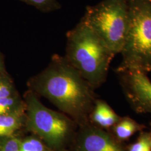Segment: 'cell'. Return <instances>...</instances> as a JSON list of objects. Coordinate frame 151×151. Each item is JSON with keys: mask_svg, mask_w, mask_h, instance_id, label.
Returning a JSON list of instances; mask_svg holds the SVG:
<instances>
[{"mask_svg": "<svg viewBox=\"0 0 151 151\" xmlns=\"http://www.w3.org/2000/svg\"><path fill=\"white\" fill-rule=\"evenodd\" d=\"M30 90L45 97L78 127L89 124L96 100L94 89L65 57L54 54L48 66L27 82Z\"/></svg>", "mask_w": 151, "mask_h": 151, "instance_id": "6da1fadb", "label": "cell"}, {"mask_svg": "<svg viewBox=\"0 0 151 151\" xmlns=\"http://www.w3.org/2000/svg\"><path fill=\"white\" fill-rule=\"evenodd\" d=\"M66 36L65 58L94 90L101 86L114 54L82 20Z\"/></svg>", "mask_w": 151, "mask_h": 151, "instance_id": "7a4b0ae2", "label": "cell"}, {"mask_svg": "<svg viewBox=\"0 0 151 151\" xmlns=\"http://www.w3.org/2000/svg\"><path fill=\"white\" fill-rule=\"evenodd\" d=\"M23 99L25 105L24 129L52 150H65L75 136L78 127L77 124L65 114L47 108L30 90L25 92Z\"/></svg>", "mask_w": 151, "mask_h": 151, "instance_id": "3957f363", "label": "cell"}, {"mask_svg": "<svg viewBox=\"0 0 151 151\" xmlns=\"http://www.w3.org/2000/svg\"><path fill=\"white\" fill-rule=\"evenodd\" d=\"M121 73L151 70V4L134 0L129 9V21L123 48Z\"/></svg>", "mask_w": 151, "mask_h": 151, "instance_id": "277c9868", "label": "cell"}, {"mask_svg": "<svg viewBox=\"0 0 151 151\" xmlns=\"http://www.w3.org/2000/svg\"><path fill=\"white\" fill-rule=\"evenodd\" d=\"M82 20L114 54L121 53L127 33L129 8L125 0H104L87 8Z\"/></svg>", "mask_w": 151, "mask_h": 151, "instance_id": "5b68a950", "label": "cell"}, {"mask_svg": "<svg viewBox=\"0 0 151 151\" xmlns=\"http://www.w3.org/2000/svg\"><path fill=\"white\" fill-rule=\"evenodd\" d=\"M70 143L71 151H127L112 133L91 124L78 127Z\"/></svg>", "mask_w": 151, "mask_h": 151, "instance_id": "8992f818", "label": "cell"}, {"mask_svg": "<svg viewBox=\"0 0 151 151\" xmlns=\"http://www.w3.org/2000/svg\"><path fill=\"white\" fill-rule=\"evenodd\" d=\"M108 103L96 99L90 116L91 124L104 129H111L120 119Z\"/></svg>", "mask_w": 151, "mask_h": 151, "instance_id": "52a82bcc", "label": "cell"}, {"mask_svg": "<svg viewBox=\"0 0 151 151\" xmlns=\"http://www.w3.org/2000/svg\"><path fill=\"white\" fill-rule=\"evenodd\" d=\"M25 109L13 113L0 115V138L16 134L24 128Z\"/></svg>", "mask_w": 151, "mask_h": 151, "instance_id": "ba28073f", "label": "cell"}, {"mask_svg": "<svg viewBox=\"0 0 151 151\" xmlns=\"http://www.w3.org/2000/svg\"><path fill=\"white\" fill-rule=\"evenodd\" d=\"M144 126L129 117L120 118L112 129V133L121 142L128 140L137 132L143 130Z\"/></svg>", "mask_w": 151, "mask_h": 151, "instance_id": "9c48e42d", "label": "cell"}, {"mask_svg": "<svg viewBox=\"0 0 151 151\" xmlns=\"http://www.w3.org/2000/svg\"><path fill=\"white\" fill-rule=\"evenodd\" d=\"M25 109L23 97L18 93L10 97L0 99V115L13 113Z\"/></svg>", "mask_w": 151, "mask_h": 151, "instance_id": "30bf717a", "label": "cell"}, {"mask_svg": "<svg viewBox=\"0 0 151 151\" xmlns=\"http://www.w3.org/2000/svg\"><path fill=\"white\" fill-rule=\"evenodd\" d=\"M19 151H53L35 135L22 138Z\"/></svg>", "mask_w": 151, "mask_h": 151, "instance_id": "8fae6325", "label": "cell"}, {"mask_svg": "<svg viewBox=\"0 0 151 151\" xmlns=\"http://www.w3.org/2000/svg\"><path fill=\"white\" fill-rule=\"evenodd\" d=\"M29 5L35 7L38 10L48 13L57 11L61 9L62 6L57 0H20Z\"/></svg>", "mask_w": 151, "mask_h": 151, "instance_id": "7c38bea8", "label": "cell"}, {"mask_svg": "<svg viewBox=\"0 0 151 151\" xmlns=\"http://www.w3.org/2000/svg\"><path fill=\"white\" fill-rule=\"evenodd\" d=\"M15 85L7 72L0 74V99L18 93Z\"/></svg>", "mask_w": 151, "mask_h": 151, "instance_id": "4fadbf2b", "label": "cell"}, {"mask_svg": "<svg viewBox=\"0 0 151 151\" xmlns=\"http://www.w3.org/2000/svg\"><path fill=\"white\" fill-rule=\"evenodd\" d=\"M127 151H151L150 133H141L137 140L127 147Z\"/></svg>", "mask_w": 151, "mask_h": 151, "instance_id": "5bb4252c", "label": "cell"}, {"mask_svg": "<svg viewBox=\"0 0 151 151\" xmlns=\"http://www.w3.org/2000/svg\"><path fill=\"white\" fill-rule=\"evenodd\" d=\"M21 139L17 134L0 138V151H19Z\"/></svg>", "mask_w": 151, "mask_h": 151, "instance_id": "9a60e30c", "label": "cell"}, {"mask_svg": "<svg viewBox=\"0 0 151 151\" xmlns=\"http://www.w3.org/2000/svg\"><path fill=\"white\" fill-rule=\"evenodd\" d=\"M5 72L6 71L4 58L2 57V55L0 54V74Z\"/></svg>", "mask_w": 151, "mask_h": 151, "instance_id": "2e32d148", "label": "cell"}, {"mask_svg": "<svg viewBox=\"0 0 151 151\" xmlns=\"http://www.w3.org/2000/svg\"><path fill=\"white\" fill-rule=\"evenodd\" d=\"M150 147H151V132L150 133Z\"/></svg>", "mask_w": 151, "mask_h": 151, "instance_id": "e0dca14e", "label": "cell"}, {"mask_svg": "<svg viewBox=\"0 0 151 151\" xmlns=\"http://www.w3.org/2000/svg\"><path fill=\"white\" fill-rule=\"evenodd\" d=\"M70 151H70H68V150H65H65H62V151Z\"/></svg>", "mask_w": 151, "mask_h": 151, "instance_id": "ac0fdd59", "label": "cell"}]
</instances>
